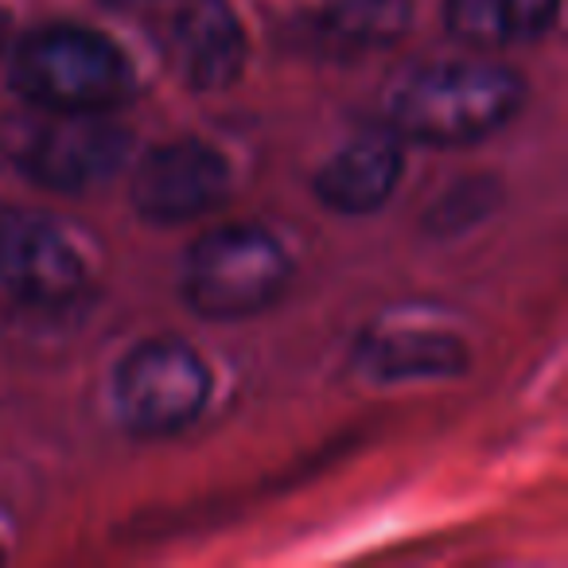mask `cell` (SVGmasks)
I'll return each instance as SVG.
<instances>
[{"label": "cell", "instance_id": "9c48e42d", "mask_svg": "<svg viewBox=\"0 0 568 568\" xmlns=\"http://www.w3.org/2000/svg\"><path fill=\"white\" fill-rule=\"evenodd\" d=\"M405 172V152L394 133H363L327 156L316 172V199L335 214H374L389 203Z\"/></svg>", "mask_w": 568, "mask_h": 568}, {"label": "cell", "instance_id": "4fadbf2b", "mask_svg": "<svg viewBox=\"0 0 568 568\" xmlns=\"http://www.w3.org/2000/svg\"><path fill=\"white\" fill-rule=\"evenodd\" d=\"M498 203V187L490 180H467L459 187H452L448 195L436 203V211L428 214L433 230H467Z\"/></svg>", "mask_w": 568, "mask_h": 568}, {"label": "cell", "instance_id": "2e32d148", "mask_svg": "<svg viewBox=\"0 0 568 568\" xmlns=\"http://www.w3.org/2000/svg\"><path fill=\"white\" fill-rule=\"evenodd\" d=\"M0 557H4V541H0Z\"/></svg>", "mask_w": 568, "mask_h": 568}, {"label": "cell", "instance_id": "5bb4252c", "mask_svg": "<svg viewBox=\"0 0 568 568\" xmlns=\"http://www.w3.org/2000/svg\"><path fill=\"white\" fill-rule=\"evenodd\" d=\"M110 9H118V12H141L144 4H152V0H105Z\"/></svg>", "mask_w": 568, "mask_h": 568}, {"label": "cell", "instance_id": "52a82bcc", "mask_svg": "<svg viewBox=\"0 0 568 568\" xmlns=\"http://www.w3.org/2000/svg\"><path fill=\"white\" fill-rule=\"evenodd\" d=\"M90 268L71 234L48 214L0 206V296L20 308L55 312L87 293Z\"/></svg>", "mask_w": 568, "mask_h": 568}, {"label": "cell", "instance_id": "30bf717a", "mask_svg": "<svg viewBox=\"0 0 568 568\" xmlns=\"http://www.w3.org/2000/svg\"><path fill=\"white\" fill-rule=\"evenodd\" d=\"M358 366L374 382H420V378H456L471 366V351L459 335L436 327H402L378 332L358 347Z\"/></svg>", "mask_w": 568, "mask_h": 568}, {"label": "cell", "instance_id": "9a60e30c", "mask_svg": "<svg viewBox=\"0 0 568 568\" xmlns=\"http://www.w3.org/2000/svg\"><path fill=\"white\" fill-rule=\"evenodd\" d=\"M4 40H9V17H4V9H0V48H4Z\"/></svg>", "mask_w": 568, "mask_h": 568}, {"label": "cell", "instance_id": "5b68a950", "mask_svg": "<svg viewBox=\"0 0 568 568\" xmlns=\"http://www.w3.org/2000/svg\"><path fill=\"white\" fill-rule=\"evenodd\" d=\"M12 136L17 168L43 191L90 195L133 156V136L110 113H48Z\"/></svg>", "mask_w": 568, "mask_h": 568}, {"label": "cell", "instance_id": "7c38bea8", "mask_svg": "<svg viewBox=\"0 0 568 568\" xmlns=\"http://www.w3.org/2000/svg\"><path fill=\"white\" fill-rule=\"evenodd\" d=\"M413 20V0H324L320 24L339 48L371 51L402 40Z\"/></svg>", "mask_w": 568, "mask_h": 568}, {"label": "cell", "instance_id": "6da1fadb", "mask_svg": "<svg viewBox=\"0 0 568 568\" xmlns=\"http://www.w3.org/2000/svg\"><path fill=\"white\" fill-rule=\"evenodd\" d=\"M526 82L490 59H448L409 71L389 94V125L433 149L479 144L518 118Z\"/></svg>", "mask_w": 568, "mask_h": 568}, {"label": "cell", "instance_id": "8992f818", "mask_svg": "<svg viewBox=\"0 0 568 568\" xmlns=\"http://www.w3.org/2000/svg\"><path fill=\"white\" fill-rule=\"evenodd\" d=\"M136 17L183 87L226 90L242 79L250 43L230 0H152Z\"/></svg>", "mask_w": 568, "mask_h": 568}, {"label": "cell", "instance_id": "277c9868", "mask_svg": "<svg viewBox=\"0 0 568 568\" xmlns=\"http://www.w3.org/2000/svg\"><path fill=\"white\" fill-rule=\"evenodd\" d=\"M214 389L206 358L175 335L144 339L121 358L113 374V405L133 436L156 440L195 425Z\"/></svg>", "mask_w": 568, "mask_h": 568}, {"label": "cell", "instance_id": "8fae6325", "mask_svg": "<svg viewBox=\"0 0 568 568\" xmlns=\"http://www.w3.org/2000/svg\"><path fill=\"white\" fill-rule=\"evenodd\" d=\"M560 0H444L452 36L475 48L534 43L557 24Z\"/></svg>", "mask_w": 568, "mask_h": 568}, {"label": "cell", "instance_id": "3957f363", "mask_svg": "<svg viewBox=\"0 0 568 568\" xmlns=\"http://www.w3.org/2000/svg\"><path fill=\"white\" fill-rule=\"evenodd\" d=\"M288 276L293 261L281 237L253 222H237L206 230L191 245L183 261V301L214 324H237L273 308L288 288Z\"/></svg>", "mask_w": 568, "mask_h": 568}, {"label": "cell", "instance_id": "ba28073f", "mask_svg": "<svg viewBox=\"0 0 568 568\" xmlns=\"http://www.w3.org/2000/svg\"><path fill=\"white\" fill-rule=\"evenodd\" d=\"M230 164L219 149L203 141H168L144 152L133 172V211L156 226H183L226 199Z\"/></svg>", "mask_w": 568, "mask_h": 568}, {"label": "cell", "instance_id": "7a4b0ae2", "mask_svg": "<svg viewBox=\"0 0 568 568\" xmlns=\"http://www.w3.org/2000/svg\"><path fill=\"white\" fill-rule=\"evenodd\" d=\"M12 90L48 113H113L133 98L136 74L98 28L48 24L12 55Z\"/></svg>", "mask_w": 568, "mask_h": 568}]
</instances>
